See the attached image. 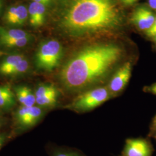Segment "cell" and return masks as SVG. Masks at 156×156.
I'll list each match as a JSON object with an SVG mask.
<instances>
[{
  "label": "cell",
  "mask_w": 156,
  "mask_h": 156,
  "mask_svg": "<svg viewBox=\"0 0 156 156\" xmlns=\"http://www.w3.org/2000/svg\"><path fill=\"white\" fill-rule=\"evenodd\" d=\"M123 55V48L114 43L85 46L62 66L58 74L60 83L71 94L101 86Z\"/></svg>",
  "instance_id": "obj_1"
},
{
  "label": "cell",
  "mask_w": 156,
  "mask_h": 156,
  "mask_svg": "<svg viewBox=\"0 0 156 156\" xmlns=\"http://www.w3.org/2000/svg\"><path fill=\"white\" fill-rule=\"evenodd\" d=\"M122 17L116 0H62L58 26L71 37H83L116 29Z\"/></svg>",
  "instance_id": "obj_2"
},
{
  "label": "cell",
  "mask_w": 156,
  "mask_h": 156,
  "mask_svg": "<svg viewBox=\"0 0 156 156\" xmlns=\"http://www.w3.org/2000/svg\"><path fill=\"white\" fill-rule=\"evenodd\" d=\"M62 53V46L57 40L45 41L40 44L35 54V66L41 71L51 72L59 65Z\"/></svg>",
  "instance_id": "obj_3"
},
{
  "label": "cell",
  "mask_w": 156,
  "mask_h": 156,
  "mask_svg": "<svg viewBox=\"0 0 156 156\" xmlns=\"http://www.w3.org/2000/svg\"><path fill=\"white\" fill-rule=\"evenodd\" d=\"M107 86H98L80 94L67 108L79 113L90 111L111 98Z\"/></svg>",
  "instance_id": "obj_4"
},
{
  "label": "cell",
  "mask_w": 156,
  "mask_h": 156,
  "mask_svg": "<svg viewBox=\"0 0 156 156\" xmlns=\"http://www.w3.org/2000/svg\"><path fill=\"white\" fill-rule=\"evenodd\" d=\"M131 62H126L113 74L107 86L112 96H116L124 89L131 77Z\"/></svg>",
  "instance_id": "obj_5"
},
{
  "label": "cell",
  "mask_w": 156,
  "mask_h": 156,
  "mask_svg": "<svg viewBox=\"0 0 156 156\" xmlns=\"http://www.w3.org/2000/svg\"><path fill=\"white\" fill-rule=\"evenodd\" d=\"M153 151L149 140L144 138H129L126 140L120 156H152Z\"/></svg>",
  "instance_id": "obj_6"
},
{
  "label": "cell",
  "mask_w": 156,
  "mask_h": 156,
  "mask_svg": "<svg viewBox=\"0 0 156 156\" xmlns=\"http://www.w3.org/2000/svg\"><path fill=\"white\" fill-rule=\"evenodd\" d=\"M155 19L156 16L151 9L145 6H140L133 13L131 21L140 30L146 31L153 26Z\"/></svg>",
  "instance_id": "obj_7"
},
{
  "label": "cell",
  "mask_w": 156,
  "mask_h": 156,
  "mask_svg": "<svg viewBox=\"0 0 156 156\" xmlns=\"http://www.w3.org/2000/svg\"><path fill=\"white\" fill-rule=\"evenodd\" d=\"M4 18L9 25L22 26L28 19V9L23 5L12 6L7 9Z\"/></svg>",
  "instance_id": "obj_8"
},
{
  "label": "cell",
  "mask_w": 156,
  "mask_h": 156,
  "mask_svg": "<svg viewBox=\"0 0 156 156\" xmlns=\"http://www.w3.org/2000/svg\"><path fill=\"white\" fill-rule=\"evenodd\" d=\"M30 23L34 27L42 26L45 21L46 7L45 5L33 1L28 9Z\"/></svg>",
  "instance_id": "obj_9"
},
{
  "label": "cell",
  "mask_w": 156,
  "mask_h": 156,
  "mask_svg": "<svg viewBox=\"0 0 156 156\" xmlns=\"http://www.w3.org/2000/svg\"><path fill=\"white\" fill-rule=\"evenodd\" d=\"M17 100L22 106L31 107L36 104L35 96L31 89L25 85L17 86L14 88Z\"/></svg>",
  "instance_id": "obj_10"
},
{
  "label": "cell",
  "mask_w": 156,
  "mask_h": 156,
  "mask_svg": "<svg viewBox=\"0 0 156 156\" xmlns=\"http://www.w3.org/2000/svg\"><path fill=\"white\" fill-rule=\"evenodd\" d=\"M16 104V97L15 92L9 85L0 86V109L9 110Z\"/></svg>",
  "instance_id": "obj_11"
},
{
  "label": "cell",
  "mask_w": 156,
  "mask_h": 156,
  "mask_svg": "<svg viewBox=\"0 0 156 156\" xmlns=\"http://www.w3.org/2000/svg\"><path fill=\"white\" fill-rule=\"evenodd\" d=\"M24 58V56L20 53H14L6 56L0 63V74L8 76L12 69Z\"/></svg>",
  "instance_id": "obj_12"
},
{
  "label": "cell",
  "mask_w": 156,
  "mask_h": 156,
  "mask_svg": "<svg viewBox=\"0 0 156 156\" xmlns=\"http://www.w3.org/2000/svg\"><path fill=\"white\" fill-rule=\"evenodd\" d=\"M31 36L20 29H8L0 27V41L8 39H20Z\"/></svg>",
  "instance_id": "obj_13"
},
{
  "label": "cell",
  "mask_w": 156,
  "mask_h": 156,
  "mask_svg": "<svg viewBox=\"0 0 156 156\" xmlns=\"http://www.w3.org/2000/svg\"><path fill=\"white\" fill-rule=\"evenodd\" d=\"M59 92L57 89L50 93L39 98H36V104L41 108H49L55 106L57 102Z\"/></svg>",
  "instance_id": "obj_14"
},
{
  "label": "cell",
  "mask_w": 156,
  "mask_h": 156,
  "mask_svg": "<svg viewBox=\"0 0 156 156\" xmlns=\"http://www.w3.org/2000/svg\"><path fill=\"white\" fill-rule=\"evenodd\" d=\"M44 110L42 108L38 106L31 107L28 119L24 123L23 128H27L35 126L43 117Z\"/></svg>",
  "instance_id": "obj_15"
},
{
  "label": "cell",
  "mask_w": 156,
  "mask_h": 156,
  "mask_svg": "<svg viewBox=\"0 0 156 156\" xmlns=\"http://www.w3.org/2000/svg\"><path fill=\"white\" fill-rule=\"evenodd\" d=\"M32 41V36L20 39H8L0 41V45L7 48H21L29 44Z\"/></svg>",
  "instance_id": "obj_16"
},
{
  "label": "cell",
  "mask_w": 156,
  "mask_h": 156,
  "mask_svg": "<svg viewBox=\"0 0 156 156\" xmlns=\"http://www.w3.org/2000/svg\"><path fill=\"white\" fill-rule=\"evenodd\" d=\"M29 62L26 58L23 59L16 67L13 68L8 75V76H17L26 73L29 69Z\"/></svg>",
  "instance_id": "obj_17"
},
{
  "label": "cell",
  "mask_w": 156,
  "mask_h": 156,
  "mask_svg": "<svg viewBox=\"0 0 156 156\" xmlns=\"http://www.w3.org/2000/svg\"><path fill=\"white\" fill-rule=\"evenodd\" d=\"M56 87L50 83H41L37 86L34 91V94L36 98H39L50 93L56 90Z\"/></svg>",
  "instance_id": "obj_18"
},
{
  "label": "cell",
  "mask_w": 156,
  "mask_h": 156,
  "mask_svg": "<svg viewBox=\"0 0 156 156\" xmlns=\"http://www.w3.org/2000/svg\"><path fill=\"white\" fill-rule=\"evenodd\" d=\"M52 156H85L83 153L73 149H57L54 151Z\"/></svg>",
  "instance_id": "obj_19"
},
{
  "label": "cell",
  "mask_w": 156,
  "mask_h": 156,
  "mask_svg": "<svg viewBox=\"0 0 156 156\" xmlns=\"http://www.w3.org/2000/svg\"><path fill=\"white\" fill-rule=\"evenodd\" d=\"M146 34L149 37H154L155 36L156 34V17L153 26L149 30L146 31Z\"/></svg>",
  "instance_id": "obj_20"
},
{
  "label": "cell",
  "mask_w": 156,
  "mask_h": 156,
  "mask_svg": "<svg viewBox=\"0 0 156 156\" xmlns=\"http://www.w3.org/2000/svg\"><path fill=\"white\" fill-rule=\"evenodd\" d=\"M145 91L153 94L156 95V83L145 87Z\"/></svg>",
  "instance_id": "obj_21"
},
{
  "label": "cell",
  "mask_w": 156,
  "mask_h": 156,
  "mask_svg": "<svg viewBox=\"0 0 156 156\" xmlns=\"http://www.w3.org/2000/svg\"><path fill=\"white\" fill-rule=\"evenodd\" d=\"M6 139V136L5 134H0V149L1 148V147L5 142Z\"/></svg>",
  "instance_id": "obj_22"
},
{
  "label": "cell",
  "mask_w": 156,
  "mask_h": 156,
  "mask_svg": "<svg viewBox=\"0 0 156 156\" xmlns=\"http://www.w3.org/2000/svg\"><path fill=\"white\" fill-rule=\"evenodd\" d=\"M149 5L151 9L156 11V0H149Z\"/></svg>",
  "instance_id": "obj_23"
},
{
  "label": "cell",
  "mask_w": 156,
  "mask_h": 156,
  "mask_svg": "<svg viewBox=\"0 0 156 156\" xmlns=\"http://www.w3.org/2000/svg\"><path fill=\"white\" fill-rule=\"evenodd\" d=\"M138 0H122V1L125 5H132L133 4L135 3L136 1Z\"/></svg>",
  "instance_id": "obj_24"
},
{
  "label": "cell",
  "mask_w": 156,
  "mask_h": 156,
  "mask_svg": "<svg viewBox=\"0 0 156 156\" xmlns=\"http://www.w3.org/2000/svg\"><path fill=\"white\" fill-rule=\"evenodd\" d=\"M151 128L153 129V132L156 131V115L153 120L152 124H151Z\"/></svg>",
  "instance_id": "obj_25"
},
{
  "label": "cell",
  "mask_w": 156,
  "mask_h": 156,
  "mask_svg": "<svg viewBox=\"0 0 156 156\" xmlns=\"http://www.w3.org/2000/svg\"><path fill=\"white\" fill-rule=\"evenodd\" d=\"M153 136L156 140V131L153 132Z\"/></svg>",
  "instance_id": "obj_26"
},
{
  "label": "cell",
  "mask_w": 156,
  "mask_h": 156,
  "mask_svg": "<svg viewBox=\"0 0 156 156\" xmlns=\"http://www.w3.org/2000/svg\"><path fill=\"white\" fill-rule=\"evenodd\" d=\"M4 53L3 52H2V51H0V57H1V56H2V55H4Z\"/></svg>",
  "instance_id": "obj_27"
},
{
  "label": "cell",
  "mask_w": 156,
  "mask_h": 156,
  "mask_svg": "<svg viewBox=\"0 0 156 156\" xmlns=\"http://www.w3.org/2000/svg\"><path fill=\"white\" fill-rule=\"evenodd\" d=\"M1 2L0 0V13H1Z\"/></svg>",
  "instance_id": "obj_28"
},
{
  "label": "cell",
  "mask_w": 156,
  "mask_h": 156,
  "mask_svg": "<svg viewBox=\"0 0 156 156\" xmlns=\"http://www.w3.org/2000/svg\"><path fill=\"white\" fill-rule=\"evenodd\" d=\"M153 38H154V41H155V42H156V34L155 35V36H154Z\"/></svg>",
  "instance_id": "obj_29"
},
{
  "label": "cell",
  "mask_w": 156,
  "mask_h": 156,
  "mask_svg": "<svg viewBox=\"0 0 156 156\" xmlns=\"http://www.w3.org/2000/svg\"><path fill=\"white\" fill-rule=\"evenodd\" d=\"M1 124H2V121L0 120V126H1Z\"/></svg>",
  "instance_id": "obj_30"
}]
</instances>
